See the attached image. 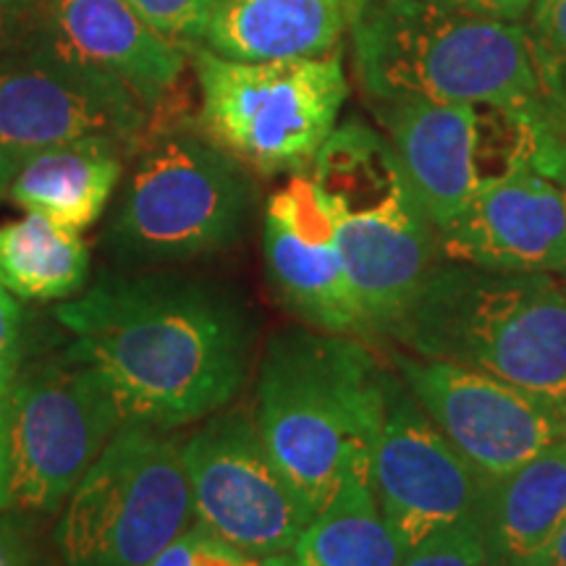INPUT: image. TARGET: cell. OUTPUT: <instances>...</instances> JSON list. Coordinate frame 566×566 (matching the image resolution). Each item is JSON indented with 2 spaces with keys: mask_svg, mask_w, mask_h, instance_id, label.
Segmentation results:
<instances>
[{
  "mask_svg": "<svg viewBox=\"0 0 566 566\" xmlns=\"http://www.w3.org/2000/svg\"><path fill=\"white\" fill-rule=\"evenodd\" d=\"M126 420L179 428L221 412L247 378L252 328L221 289L179 273H105L55 310Z\"/></svg>",
  "mask_w": 566,
  "mask_h": 566,
  "instance_id": "obj_1",
  "label": "cell"
},
{
  "mask_svg": "<svg viewBox=\"0 0 566 566\" xmlns=\"http://www.w3.org/2000/svg\"><path fill=\"white\" fill-rule=\"evenodd\" d=\"M386 375L354 336L289 328L268 344L254 417L283 478L313 514L349 478L373 475Z\"/></svg>",
  "mask_w": 566,
  "mask_h": 566,
  "instance_id": "obj_2",
  "label": "cell"
},
{
  "mask_svg": "<svg viewBox=\"0 0 566 566\" xmlns=\"http://www.w3.org/2000/svg\"><path fill=\"white\" fill-rule=\"evenodd\" d=\"M349 27L359 82L373 105L485 103L522 111L554 129L525 24L438 0H363Z\"/></svg>",
  "mask_w": 566,
  "mask_h": 566,
  "instance_id": "obj_3",
  "label": "cell"
},
{
  "mask_svg": "<svg viewBox=\"0 0 566 566\" xmlns=\"http://www.w3.org/2000/svg\"><path fill=\"white\" fill-rule=\"evenodd\" d=\"M388 336L415 357L566 401V283L551 273L436 263Z\"/></svg>",
  "mask_w": 566,
  "mask_h": 566,
  "instance_id": "obj_4",
  "label": "cell"
},
{
  "mask_svg": "<svg viewBox=\"0 0 566 566\" xmlns=\"http://www.w3.org/2000/svg\"><path fill=\"white\" fill-rule=\"evenodd\" d=\"M129 163L103 233L113 263H187L237 242L252 208L250 176L202 132L189 103L153 113Z\"/></svg>",
  "mask_w": 566,
  "mask_h": 566,
  "instance_id": "obj_5",
  "label": "cell"
},
{
  "mask_svg": "<svg viewBox=\"0 0 566 566\" xmlns=\"http://www.w3.org/2000/svg\"><path fill=\"white\" fill-rule=\"evenodd\" d=\"M334 221L338 252L373 334L394 328L438 263V233L399 160L363 122L331 132L310 168Z\"/></svg>",
  "mask_w": 566,
  "mask_h": 566,
  "instance_id": "obj_6",
  "label": "cell"
},
{
  "mask_svg": "<svg viewBox=\"0 0 566 566\" xmlns=\"http://www.w3.org/2000/svg\"><path fill=\"white\" fill-rule=\"evenodd\" d=\"M202 132L244 168L304 176L336 129L349 95L342 53L233 61L195 48Z\"/></svg>",
  "mask_w": 566,
  "mask_h": 566,
  "instance_id": "obj_7",
  "label": "cell"
},
{
  "mask_svg": "<svg viewBox=\"0 0 566 566\" xmlns=\"http://www.w3.org/2000/svg\"><path fill=\"white\" fill-rule=\"evenodd\" d=\"M192 520L181 441L126 420L74 488L55 537L66 566H150Z\"/></svg>",
  "mask_w": 566,
  "mask_h": 566,
  "instance_id": "obj_8",
  "label": "cell"
},
{
  "mask_svg": "<svg viewBox=\"0 0 566 566\" xmlns=\"http://www.w3.org/2000/svg\"><path fill=\"white\" fill-rule=\"evenodd\" d=\"M126 422L97 367L66 349L17 373L9 388V509L51 514Z\"/></svg>",
  "mask_w": 566,
  "mask_h": 566,
  "instance_id": "obj_9",
  "label": "cell"
},
{
  "mask_svg": "<svg viewBox=\"0 0 566 566\" xmlns=\"http://www.w3.org/2000/svg\"><path fill=\"white\" fill-rule=\"evenodd\" d=\"M373 111L436 233L478 187L541 160L562 139L535 116L501 105L388 101Z\"/></svg>",
  "mask_w": 566,
  "mask_h": 566,
  "instance_id": "obj_10",
  "label": "cell"
},
{
  "mask_svg": "<svg viewBox=\"0 0 566 566\" xmlns=\"http://www.w3.org/2000/svg\"><path fill=\"white\" fill-rule=\"evenodd\" d=\"M195 525L254 558L292 554L313 512L283 478L250 407L205 417L181 441Z\"/></svg>",
  "mask_w": 566,
  "mask_h": 566,
  "instance_id": "obj_11",
  "label": "cell"
},
{
  "mask_svg": "<svg viewBox=\"0 0 566 566\" xmlns=\"http://www.w3.org/2000/svg\"><path fill=\"white\" fill-rule=\"evenodd\" d=\"M153 111L126 84L24 40L0 55V195L32 155L105 137L134 147Z\"/></svg>",
  "mask_w": 566,
  "mask_h": 566,
  "instance_id": "obj_12",
  "label": "cell"
},
{
  "mask_svg": "<svg viewBox=\"0 0 566 566\" xmlns=\"http://www.w3.org/2000/svg\"><path fill=\"white\" fill-rule=\"evenodd\" d=\"M370 478L380 512L405 554L449 530H483L488 483L391 370Z\"/></svg>",
  "mask_w": 566,
  "mask_h": 566,
  "instance_id": "obj_13",
  "label": "cell"
},
{
  "mask_svg": "<svg viewBox=\"0 0 566 566\" xmlns=\"http://www.w3.org/2000/svg\"><path fill=\"white\" fill-rule=\"evenodd\" d=\"M394 363L436 428L488 485L566 443L562 399L415 354H396Z\"/></svg>",
  "mask_w": 566,
  "mask_h": 566,
  "instance_id": "obj_14",
  "label": "cell"
},
{
  "mask_svg": "<svg viewBox=\"0 0 566 566\" xmlns=\"http://www.w3.org/2000/svg\"><path fill=\"white\" fill-rule=\"evenodd\" d=\"M438 254L501 273L566 279V200L541 160L485 181L438 231Z\"/></svg>",
  "mask_w": 566,
  "mask_h": 566,
  "instance_id": "obj_15",
  "label": "cell"
},
{
  "mask_svg": "<svg viewBox=\"0 0 566 566\" xmlns=\"http://www.w3.org/2000/svg\"><path fill=\"white\" fill-rule=\"evenodd\" d=\"M27 40L129 87L153 113L187 101L192 53L155 32L126 0H38Z\"/></svg>",
  "mask_w": 566,
  "mask_h": 566,
  "instance_id": "obj_16",
  "label": "cell"
},
{
  "mask_svg": "<svg viewBox=\"0 0 566 566\" xmlns=\"http://www.w3.org/2000/svg\"><path fill=\"white\" fill-rule=\"evenodd\" d=\"M263 252L273 289L304 323L336 336L373 334L346 275L334 221L307 174L294 176L268 202Z\"/></svg>",
  "mask_w": 566,
  "mask_h": 566,
  "instance_id": "obj_17",
  "label": "cell"
},
{
  "mask_svg": "<svg viewBox=\"0 0 566 566\" xmlns=\"http://www.w3.org/2000/svg\"><path fill=\"white\" fill-rule=\"evenodd\" d=\"M352 0H216L202 48L233 61L313 59L336 51Z\"/></svg>",
  "mask_w": 566,
  "mask_h": 566,
  "instance_id": "obj_18",
  "label": "cell"
},
{
  "mask_svg": "<svg viewBox=\"0 0 566 566\" xmlns=\"http://www.w3.org/2000/svg\"><path fill=\"white\" fill-rule=\"evenodd\" d=\"M132 150L122 142L92 137L32 155L3 195L27 212L80 233L108 208L124 179Z\"/></svg>",
  "mask_w": 566,
  "mask_h": 566,
  "instance_id": "obj_19",
  "label": "cell"
},
{
  "mask_svg": "<svg viewBox=\"0 0 566 566\" xmlns=\"http://www.w3.org/2000/svg\"><path fill=\"white\" fill-rule=\"evenodd\" d=\"M566 522V443L543 451L488 485L483 537L495 566L543 548Z\"/></svg>",
  "mask_w": 566,
  "mask_h": 566,
  "instance_id": "obj_20",
  "label": "cell"
},
{
  "mask_svg": "<svg viewBox=\"0 0 566 566\" xmlns=\"http://www.w3.org/2000/svg\"><path fill=\"white\" fill-rule=\"evenodd\" d=\"M292 558L296 566H399L405 548L380 512L373 480L354 475L302 530Z\"/></svg>",
  "mask_w": 566,
  "mask_h": 566,
  "instance_id": "obj_21",
  "label": "cell"
},
{
  "mask_svg": "<svg viewBox=\"0 0 566 566\" xmlns=\"http://www.w3.org/2000/svg\"><path fill=\"white\" fill-rule=\"evenodd\" d=\"M90 279V250L80 233L38 212L0 226V286L30 302L69 300Z\"/></svg>",
  "mask_w": 566,
  "mask_h": 566,
  "instance_id": "obj_22",
  "label": "cell"
},
{
  "mask_svg": "<svg viewBox=\"0 0 566 566\" xmlns=\"http://www.w3.org/2000/svg\"><path fill=\"white\" fill-rule=\"evenodd\" d=\"M527 34L551 124L566 139V0H533Z\"/></svg>",
  "mask_w": 566,
  "mask_h": 566,
  "instance_id": "obj_23",
  "label": "cell"
},
{
  "mask_svg": "<svg viewBox=\"0 0 566 566\" xmlns=\"http://www.w3.org/2000/svg\"><path fill=\"white\" fill-rule=\"evenodd\" d=\"M155 32L192 53L202 45L216 0H126Z\"/></svg>",
  "mask_w": 566,
  "mask_h": 566,
  "instance_id": "obj_24",
  "label": "cell"
},
{
  "mask_svg": "<svg viewBox=\"0 0 566 566\" xmlns=\"http://www.w3.org/2000/svg\"><path fill=\"white\" fill-rule=\"evenodd\" d=\"M399 566H495L483 530L459 527L407 551Z\"/></svg>",
  "mask_w": 566,
  "mask_h": 566,
  "instance_id": "obj_25",
  "label": "cell"
},
{
  "mask_svg": "<svg viewBox=\"0 0 566 566\" xmlns=\"http://www.w3.org/2000/svg\"><path fill=\"white\" fill-rule=\"evenodd\" d=\"M150 566H265L263 558L247 556L192 525L181 533Z\"/></svg>",
  "mask_w": 566,
  "mask_h": 566,
  "instance_id": "obj_26",
  "label": "cell"
},
{
  "mask_svg": "<svg viewBox=\"0 0 566 566\" xmlns=\"http://www.w3.org/2000/svg\"><path fill=\"white\" fill-rule=\"evenodd\" d=\"M21 363V310L0 286V388H9Z\"/></svg>",
  "mask_w": 566,
  "mask_h": 566,
  "instance_id": "obj_27",
  "label": "cell"
},
{
  "mask_svg": "<svg viewBox=\"0 0 566 566\" xmlns=\"http://www.w3.org/2000/svg\"><path fill=\"white\" fill-rule=\"evenodd\" d=\"M38 0H0V55L30 38Z\"/></svg>",
  "mask_w": 566,
  "mask_h": 566,
  "instance_id": "obj_28",
  "label": "cell"
},
{
  "mask_svg": "<svg viewBox=\"0 0 566 566\" xmlns=\"http://www.w3.org/2000/svg\"><path fill=\"white\" fill-rule=\"evenodd\" d=\"M438 3L475 13V17L512 21V24H522L530 17V11H533V0H438Z\"/></svg>",
  "mask_w": 566,
  "mask_h": 566,
  "instance_id": "obj_29",
  "label": "cell"
},
{
  "mask_svg": "<svg viewBox=\"0 0 566 566\" xmlns=\"http://www.w3.org/2000/svg\"><path fill=\"white\" fill-rule=\"evenodd\" d=\"M11 388V386H9ZM9 388H0V512L9 509Z\"/></svg>",
  "mask_w": 566,
  "mask_h": 566,
  "instance_id": "obj_30",
  "label": "cell"
},
{
  "mask_svg": "<svg viewBox=\"0 0 566 566\" xmlns=\"http://www.w3.org/2000/svg\"><path fill=\"white\" fill-rule=\"evenodd\" d=\"M514 566H566V522L546 546L537 548L533 556L522 558V562Z\"/></svg>",
  "mask_w": 566,
  "mask_h": 566,
  "instance_id": "obj_31",
  "label": "cell"
},
{
  "mask_svg": "<svg viewBox=\"0 0 566 566\" xmlns=\"http://www.w3.org/2000/svg\"><path fill=\"white\" fill-rule=\"evenodd\" d=\"M543 168L554 176V179L562 184V192L566 200V139H558L554 145V150L548 153V158L543 160Z\"/></svg>",
  "mask_w": 566,
  "mask_h": 566,
  "instance_id": "obj_32",
  "label": "cell"
},
{
  "mask_svg": "<svg viewBox=\"0 0 566 566\" xmlns=\"http://www.w3.org/2000/svg\"><path fill=\"white\" fill-rule=\"evenodd\" d=\"M19 562V541L13 530L0 525V566H17Z\"/></svg>",
  "mask_w": 566,
  "mask_h": 566,
  "instance_id": "obj_33",
  "label": "cell"
},
{
  "mask_svg": "<svg viewBox=\"0 0 566 566\" xmlns=\"http://www.w3.org/2000/svg\"><path fill=\"white\" fill-rule=\"evenodd\" d=\"M265 566H296L292 554H281V556H271V558H263Z\"/></svg>",
  "mask_w": 566,
  "mask_h": 566,
  "instance_id": "obj_34",
  "label": "cell"
},
{
  "mask_svg": "<svg viewBox=\"0 0 566 566\" xmlns=\"http://www.w3.org/2000/svg\"><path fill=\"white\" fill-rule=\"evenodd\" d=\"M359 3H363V0H352V9H354V6H359ZM352 9H349V13H352Z\"/></svg>",
  "mask_w": 566,
  "mask_h": 566,
  "instance_id": "obj_35",
  "label": "cell"
}]
</instances>
